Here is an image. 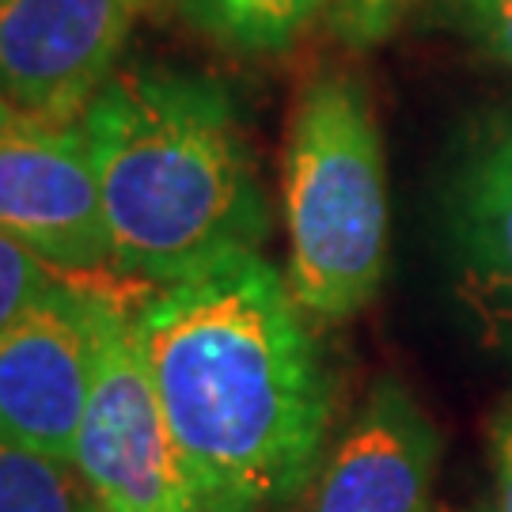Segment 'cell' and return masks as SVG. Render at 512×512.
<instances>
[{
    "instance_id": "cell-12",
    "label": "cell",
    "mask_w": 512,
    "mask_h": 512,
    "mask_svg": "<svg viewBox=\"0 0 512 512\" xmlns=\"http://www.w3.org/2000/svg\"><path fill=\"white\" fill-rule=\"evenodd\" d=\"M50 285L54 277L46 274V262L19 239L0 232V330Z\"/></svg>"
},
{
    "instance_id": "cell-13",
    "label": "cell",
    "mask_w": 512,
    "mask_h": 512,
    "mask_svg": "<svg viewBox=\"0 0 512 512\" xmlns=\"http://www.w3.org/2000/svg\"><path fill=\"white\" fill-rule=\"evenodd\" d=\"M448 16L486 54L512 65V0H448Z\"/></svg>"
},
{
    "instance_id": "cell-2",
    "label": "cell",
    "mask_w": 512,
    "mask_h": 512,
    "mask_svg": "<svg viewBox=\"0 0 512 512\" xmlns=\"http://www.w3.org/2000/svg\"><path fill=\"white\" fill-rule=\"evenodd\" d=\"M114 270L175 285L228 255L258 251L270 209L217 80L129 65L84 110Z\"/></svg>"
},
{
    "instance_id": "cell-15",
    "label": "cell",
    "mask_w": 512,
    "mask_h": 512,
    "mask_svg": "<svg viewBox=\"0 0 512 512\" xmlns=\"http://www.w3.org/2000/svg\"><path fill=\"white\" fill-rule=\"evenodd\" d=\"M12 118H16V114H12V107L0 99V126H4V122H12Z\"/></svg>"
},
{
    "instance_id": "cell-11",
    "label": "cell",
    "mask_w": 512,
    "mask_h": 512,
    "mask_svg": "<svg viewBox=\"0 0 512 512\" xmlns=\"http://www.w3.org/2000/svg\"><path fill=\"white\" fill-rule=\"evenodd\" d=\"M0 512H103L80 467L0 440Z\"/></svg>"
},
{
    "instance_id": "cell-9",
    "label": "cell",
    "mask_w": 512,
    "mask_h": 512,
    "mask_svg": "<svg viewBox=\"0 0 512 512\" xmlns=\"http://www.w3.org/2000/svg\"><path fill=\"white\" fill-rule=\"evenodd\" d=\"M448 258L482 342L512 357V122L459 167L448 194Z\"/></svg>"
},
{
    "instance_id": "cell-6",
    "label": "cell",
    "mask_w": 512,
    "mask_h": 512,
    "mask_svg": "<svg viewBox=\"0 0 512 512\" xmlns=\"http://www.w3.org/2000/svg\"><path fill=\"white\" fill-rule=\"evenodd\" d=\"M145 8L148 0H0V99L19 118H84Z\"/></svg>"
},
{
    "instance_id": "cell-4",
    "label": "cell",
    "mask_w": 512,
    "mask_h": 512,
    "mask_svg": "<svg viewBox=\"0 0 512 512\" xmlns=\"http://www.w3.org/2000/svg\"><path fill=\"white\" fill-rule=\"evenodd\" d=\"M95 372L76 467L103 512H202L167 433L137 311L92 293Z\"/></svg>"
},
{
    "instance_id": "cell-10",
    "label": "cell",
    "mask_w": 512,
    "mask_h": 512,
    "mask_svg": "<svg viewBox=\"0 0 512 512\" xmlns=\"http://www.w3.org/2000/svg\"><path fill=\"white\" fill-rule=\"evenodd\" d=\"M342 0H175L179 16L232 54H281Z\"/></svg>"
},
{
    "instance_id": "cell-14",
    "label": "cell",
    "mask_w": 512,
    "mask_h": 512,
    "mask_svg": "<svg viewBox=\"0 0 512 512\" xmlns=\"http://www.w3.org/2000/svg\"><path fill=\"white\" fill-rule=\"evenodd\" d=\"M490 463H494V512H512V399L490 421Z\"/></svg>"
},
{
    "instance_id": "cell-5",
    "label": "cell",
    "mask_w": 512,
    "mask_h": 512,
    "mask_svg": "<svg viewBox=\"0 0 512 512\" xmlns=\"http://www.w3.org/2000/svg\"><path fill=\"white\" fill-rule=\"evenodd\" d=\"M0 232L69 274L114 266L84 122L12 118L0 126Z\"/></svg>"
},
{
    "instance_id": "cell-1",
    "label": "cell",
    "mask_w": 512,
    "mask_h": 512,
    "mask_svg": "<svg viewBox=\"0 0 512 512\" xmlns=\"http://www.w3.org/2000/svg\"><path fill=\"white\" fill-rule=\"evenodd\" d=\"M137 330L183 478L202 512H277L308 490L330 376L293 285L258 251L164 285Z\"/></svg>"
},
{
    "instance_id": "cell-8",
    "label": "cell",
    "mask_w": 512,
    "mask_h": 512,
    "mask_svg": "<svg viewBox=\"0 0 512 512\" xmlns=\"http://www.w3.org/2000/svg\"><path fill=\"white\" fill-rule=\"evenodd\" d=\"M437 456L433 421L403 384L384 380L319 467L304 512H429Z\"/></svg>"
},
{
    "instance_id": "cell-7",
    "label": "cell",
    "mask_w": 512,
    "mask_h": 512,
    "mask_svg": "<svg viewBox=\"0 0 512 512\" xmlns=\"http://www.w3.org/2000/svg\"><path fill=\"white\" fill-rule=\"evenodd\" d=\"M92 372V293L54 281L0 330V440L76 463Z\"/></svg>"
},
{
    "instance_id": "cell-3",
    "label": "cell",
    "mask_w": 512,
    "mask_h": 512,
    "mask_svg": "<svg viewBox=\"0 0 512 512\" xmlns=\"http://www.w3.org/2000/svg\"><path fill=\"white\" fill-rule=\"evenodd\" d=\"M289 285L300 308L346 319L380 289L387 258V183L380 133L361 84L311 80L296 103L285 167Z\"/></svg>"
}]
</instances>
